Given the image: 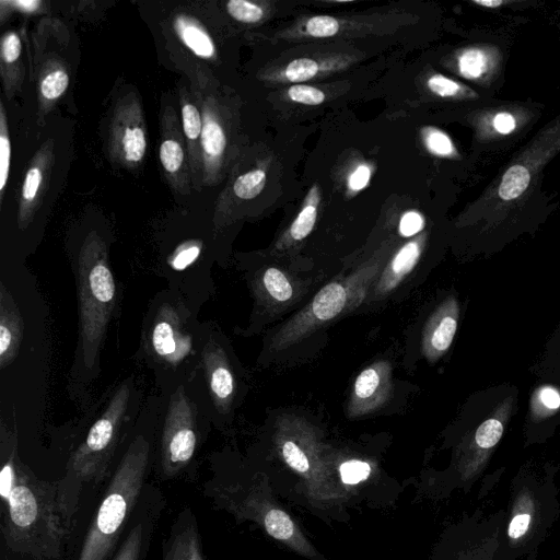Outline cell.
I'll return each mask as SVG.
<instances>
[{"mask_svg": "<svg viewBox=\"0 0 560 560\" xmlns=\"http://www.w3.org/2000/svg\"><path fill=\"white\" fill-rule=\"evenodd\" d=\"M0 194L1 198L9 178L11 142L8 133L5 112L0 104Z\"/></svg>", "mask_w": 560, "mask_h": 560, "instance_id": "27", "label": "cell"}, {"mask_svg": "<svg viewBox=\"0 0 560 560\" xmlns=\"http://www.w3.org/2000/svg\"><path fill=\"white\" fill-rule=\"evenodd\" d=\"M422 253L420 237L404 244L389 260L377 280L374 294L383 298L392 292L415 268Z\"/></svg>", "mask_w": 560, "mask_h": 560, "instance_id": "13", "label": "cell"}, {"mask_svg": "<svg viewBox=\"0 0 560 560\" xmlns=\"http://www.w3.org/2000/svg\"><path fill=\"white\" fill-rule=\"evenodd\" d=\"M424 226V219L418 211L405 212L399 221V233L405 237L418 234Z\"/></svg>", "mask_w": 560, "mask_h": 560, "instance_id": "39", "label": "cell"}, {"mask_svg": "<svg viewBox=\"0 0 560 560\" xmlns=\"http://www.w3.org/2000/svg\"><path fill=\"white\" fill-rule=\"evenodd\" d=\"M371 178V168L365 165H359L348 178V187L353 191H359L366 187Z\"/></svg>", "mask_w": 560, "mask_h": 560, "instance_id": "42", "label": "cell"}, {"mask_svg": "<svg viewBox=\"0 0 560 560\" xmlns=\"http://www.w3.org/2000/svg\"><path fill=\"white\" fill-rule=\"evenodd\" d=\"M488 66V57L485 51L479 48H468L464 50L458 58L459 71L468 79L481 77L487 71Z\"/></svg>", "mask_w": 560, "mask_h": 560, "instance_id": "26", "label": "cell"}, {"mask_svg": "<svg viewBox=\"0 0 560 560\" xmlns=\"http://www.w3.org/2000/svg\"><path fill=\"white\" fill-rule=\"evenodd\" d=\"M182 121L183 129L188 141L191 160L198 163V148L201 145L202 120L201 115L197 107L189 103L183 102L182 104Z\"/></svg>", "mask_w": 560, "mask_h": 560, "instance_id": "21", "label": "cell"}, {"mask_svg": "<svg viewBox=\"0 0 560 560\" xmlns=\"http://www.w3.org/2000/svg\"><path fill=\"white\" fill-rule=\"evenodd\" d=\"M228 13L242 23H257L264 18L261 7L252 1L231 0L226 3Z\"/></svg>", "mask_w": 560, "mask_h": 560, "instance_id": "31", "label": "cell"}, {"mask_svg": "<svg viewBox=\"0 0 560 560\" xmlns=\"http://www.w3.org/2000/svg\"><path fill=\"white\" fill-rule=\"evenodd\" d=\"M258 516L260 523L264 525L266 532L277 540L285 541L298 550H306L310 553L307 541L301 536L294 522L282 510L277 508H267L261 513H255L246 518H254Z\"/></svg>", "mask_w": 560, "mask_h": 560, "instance_id": "16", "label": "cell"}, {"mask_svg": "<svg viewBox=\"0 0 560 560\" xmlns=\"http://www.w3.org/2000/svg\"><path fill=\"white\" fill-rule=\"evenodd\" d=\"M288 96L291 101L304 105H319L326 98V95L322 90L302 84L290 86L288 90Z\"/></svg>", "mask_w": 560, "mask_h": 560, "instance_id": "34", "label": "cell"}, {"mask_svg": "<svg viewBox=\"0 0 560 560\" xmlns=\"http://www.w3.org/2000/svg\"><path fill=\"white\" fill-rule=\"evenodd\" d=\"M422 137L427 149L438 156H451L455 152L451 138L435 127L422 129Z\"/></svg>", "mask_w": 560, "mask_h": 560, "instance_id": "28", "label": "cell"}, {"mask_svg": "<svg viewBox=\"0 0 560 560\" xmlns=\"http://www.w3.org/2000/svg\"><path fill=\"white\" fill-rule=\"evenodd\" d=\"M69 85V74L63 69H55L44 75L39 91L44 98L52 101L61 96Z\"/></svg>", "mask_w": 560, "mask_h": 560, "instance_id": "29", "label": "cell"}, {"mask_svg": "<svg viewBox=\"0 0 560 560\" xmlns=\"http://www.w3.org/2000/svg\"><path fill=\"white\" fill-rule=\"evenodd\" d=\"M375 268L358 270L345 280L325 285L300 313L284 324L271 340L275 350L284 349L359 303Z\"/></svg>", "mask_w": 560, "mask_h": 560, "instance_id": "5", "label": "cell"}, {"mask_svg": "<svg viewBox=\"0 0 560 560\" xmlns=\"http://www.w3.org/2000/svg\"><path fill=\"white\" fill-rule=\"evenodd\" d=\"M205 361L212 397L220 407L229 406L235 385L224 352L221 349L211 350Z\"/></svg>", "mask_w": 560, "mask_h": 560, "instance_id": "15", "label": "cell"}, {"mask_svg": "<svg viewBox=\"0 0 560 560\" xmlns=\"http://www.w3.org/2000/svg\"><path fill=\"white\" fill-rule=\"evenodd\" d=\"M515 126V118L510 113H499L493 118L494 129L502 135L512 132Z\"/></svg>", "mask_w": 560, "mask_h": 560, "instance_id": "43", "label": "cell"}, {"mask_svg": "<svg viewBox=\"0 0 560 560\" xmlns=\"http://www.w3.org/2000/svg\"><path fill=\"white\" fill-rule=\"evenodd\" d=\"M225 145L226 137L223 127L210 110H206L201 133V149L207 173L217 168L223 156Z\"/></svg>", "mask_w": 560, "mask_h": 560, "instance_id": "18", "label": "cell"}, {"mask_svg": "<svg viewBox=\"0 0 560 560\" xmlns=\"http://www.w3.org/2000/svg\"><path fill=\"white\" fill-rule=\"evenodd\" d=\"M20 36L14 32L5 33L1 39V59L5 63L15 62L21 55Z\"/></svg>", "mask_w": 560, "mask_h": 560, "instance_id": "38", "label": "cell"}, {"mask_svg": "<svg viewBox=\"0 0 560 560\" xmlns=\"http://www.w3.org/2000/svg\"><path fill=\"white\" fill-rule=\"evenodd\" d=\"M160 162L164 171L171 176H179L185 166V152L178 138L163 139L159 151Z\"/></svg>", "mask_w": 560, "mask_h": 560, "instance_id": "23", "label": "cell"}, {"mask_svg": "<svg viewBox=\"0 0 560 560\" xmlns=\"http://www.w3.org/2000/svg\"><path fill=\"white\" fill-rule=\"evenodd\" d=\"M43 180L42 170L34 165L25 174L22 186V201L26 205L36 198Z\"/></svg>", "mask_w": 560, "mask_h": 560, "instance_id": "37", "label": "cell"}, {"mask_svg": "<svg viewBox=\"0 0 560 560\" xmlns=\"http://www.w3.org/2000/svg\"><path fill=\"white\" fill-rule=\"evenodd\" d=\"M530 183V174L523 165H513L504 173L500 187L499 197L503 200H512L520 197Z\"/></svg>", "mask_w": 560, "mask_h": 560, "instance_id": "22", "label": "cell"}, {"mask_svg": "<svg viewBox=\"0 0 560 560\" xmlns=\"http://www.w3.org/2000/svg\"><path fill=\"white\" fill-rule=\"evenodd\" d=\"M458 305L453 296L444 300L428 318L422 332V352L429 362L450 348L457 328Z\"/></svg>", "mask_w": 560, "mask_h": 560, "instance_id": "9", "label": "cell"}, {"mask_svg": "<svg viewBox=\"0 0 560 560\" xmlns=\"http://www.w3.org/2000/svg\"><path fill=\"white\" fill-rule=\"evenodd\" d=\"M0 362L5 366L16 354L22 326L19 312L16 311L11 296L1 289L0 302Z\"/></svg>", "mask_w": 560, "mask_h": 560, "instance_id": "14", "label": "cell"}, {"mask_svg": "<svg viewBox=\"0 0 560 560\" xmlns=\"http://www.w3.org/2000/svg\"><path fill=\"white\" fill-rule=\"evenodd\" d=\"M341 480L347 485H354L365 480L371 474V466L362 460H348L339 468Z\"/></svg>", "mask_w": 560, "mask_h": 560, "instance_id": "35", "label": "cell"}, {"mask_svg": "<svg viewBox=\"0 0 560 560\" xmlns=\"http://www.w3.org/2000/svg\"><path fill=\"white\" fill-rule=\"evenodd\" d=\"M392 366L386 361L375 362L357 376L348 404V416L358 418L381 408L392 392Z\"/></svg>", "mask_w": 560, "mask_h": 560, "instance_id": "7", "label": "cell"}, {"mask_svg": "<svg viewBox=\"0 0 560 560\" xmlns=\"http://www.w3.org/2000/svg\"><path fill=\"white\" fill-rule=\"evenodd\" d=\"M152 513L138 515L112 560H143L152 528Z\"/></svg>", "mask_w": 560, "mask_h": 560, "instance_id": "19", "label": "cell"}, {"mask_svg": "<svg viewBox=\"0 0 560 560\" xmlns=\"http://www.w3.org/2000/svg\"><path fill=\"white\" fill-rule=\"evenodd\" d=\"M262 287L268 295L276 302L285 303L293 296V287L284 272L270 267L262 273Z\"/></svg>", "mask_w": 560, "mask_h": 560, "instance_id": "24", "label": "cell"}, {"mask_svg": "<svg viewBox=\"0 0 560 560\" xmlns=\"http://www.w3.org/2000/svg\"><path fill=\"white\" fill-rule=\"evenodd\" d=\"M542 503L538 490L524 486L512 501L506 537L512 548L524 546L542 528Z\"/></svg>", "mask_w": 560, "mask_h": 560, "instance_id": "8", "label": "cell"}, {"mask_svg": "<svg viewBox=\"0 0 560 560\" xmlns=\"http://www.w3.org/2000/svg\"><path fill=\"white\" fill-rule=\"evenodd\" d=\"M305 31L312 37H330L338 33L339 21L330 15H316L307 20Z\"/></svg>", "mask_w": 560, "mask_h": 560, "instance_id": "33", "label": "cell"}, {"mask_svg": "<svg viewBox=\"0 0 560 560\" xmlns=\"http://www.w3.org/2000/svg\"><path fill=\"white\" fill-rule=\"evenodd\" d=\"M150 446L137 438L112 477L91 523L78 560H108L143 490Z\"/></svg>", "mask_w": 560, "mask_h": 560, "instance_id": "2", "label": "cell"}, {"mask_svg": "<svg viewBox=\"0 0 560 560\" xmlns=\"http://www.w3.org/2000/svg\"><path fill=\"white\" fill-rule=\"evenodd\" d=\"M476 4L487 7V8H497L504 3L502 0H475Z\"/></svg>", "mask_w": 560, "mask_h": 560, "instance_id": "45", "label": "cell"}, {"mask_svg": "<svg viewBox=\"0 0 560 560\" xmlns=\"http://www.w3.org/2000/svg\"><path fill=\"white\" fill-rule=\"evenodd\" d=\"M113 142L117 155L125 163L133 165L142 161L147 151V135L139 114L119 116Z\"/></svg>", "mask_w": 560, "mask_h": 560, "instance_id": "12", "label": "cell"}, {"mask_svg": "<svg viewBox=\"0 0 560 560\" xmlns=\"http://www.w3.org/2000/svg\"><path fill=\"white\" fill-rule=\"evenodd\" d=\"M1 533L7 547L36 560L60 559L74 515L59 481L38 479L12 453L0 471Z\"/></svg>", "mask_w": 560, "mask_h": 560, "instance_id": "1", "label": "cell"}, {"mask_svg": "<svg viewBox=\"0 0 560 560\" xmlns=\"http://www.w3.org/2000/svg\"><path fill=\"white\" fill-rule=\"evenodd\" d=\"M197 446L196 420L187 397L177 393L173 397L161 442V475L171 479L179 475L191 462Z\"/></svg>", "mask_w": 560, "mask_h": 560, "instance_id": "6", "label": "cell"}, {"mask_svg": "<svg viewBox=\"0 0 560 560\" xmlns=\"http://www.w3.org/2000/svg\"><path fill=\"white\" fill-rule=\"evenodd\" d=\"M502 433V422L495 418L488 419L476 430L474 443L479 450H490L500 441Z\"/></svg>", "mask_w": 560, "mask_h": 560, "instance_id": "30", "label": "cell"}, {"mask_svg": "<svg viewBox=\"0 0 560 560\" xmlns=\"http://www.w3.org/2000/svg\"><path fill=\"white\" fill-rule=\"evenodd\" d=\"M266 172L261 168L252 170L235 180L233 185L234 194L244 200H249L258 196L266 185Z\"/></svg>", "mask_w": 560, "mask_h": 560, "instance_id": "25", "label": "cell"}, {"mask_svg": "<svg viewBox=\"0 0 560 560\" xmlns=\"http://www.w3.org/2000/svg\"><path fill=\"white\" fill-rule=\"evenodd\" d=\"M150 341L155 354L168 363L179 362L190 349L176 317L165 311L153 324Z\"/></svg>", "mask_w": 560, "mask_h": 560, "instance_id": "11", "label": "cell"}, {"mask_svg": "<svg viewBox=\"0 0 560 560\" xmlns=\"http://www.w3.org/2000/svg\"><path fill=\"white\" fill-rule=\"evenodd\" d=\"M536 402L545 412L555 411L560 407V393L553 387L545 386L537 392Z\"/></svg>", "mask_w": 560, "mask_h": 560, "instance_id": "41", "label": "cell"}, {"mask_svg": "<svg viewBox=\"0 0 560 560\" xmlns=\"http://www.w3.org/2000/svg\"><path fill=\"white\" fill-rule=\"evenodd\" d=\"M200 254V246L197 244H186L179 248L172 259V267L175 270H183L192 264Z\"/></svg>", "mask_w": 560, "mask_h": 560, "instance_id": "40", "label": "cell"}, {"mask_svg": "<svg viewBox=\"0 0 560 560\" xmlns=\"http://www.w3.org/2000/svg\"><path fill=\"white\" fill-rule=\"evenodd\" d=\"M174 28L182 43L197 57L211 59L215 55V46L207 31L194 19L178 15Z\"/></svg>", "mask_w": 560, "mask_h": 560, "instance_id": "17", "label": "cell"}, {"mask_svg": "<svg viewBox=\"0 0 560 560\" xmlns=\"http://www.w3.org/2000/svg\"><path fill=\"white\" fill-rule=\"evenodd\" d=\"M162 560H206L194 511L184 508L162 545Z\"/></svg>", "mask_w": 560, "mask_h": 560, "instance_id": "10", "label": "cell"}, {"mask_svg": "<svg viewBox=\"0 0 560 560\" xmlns=\"http://www.w3.org/2000/svg\"><path fill=\"white\" fill-rule=\"evenodd\" d=\"M7 3L24 13H33V12L37 11L39 9V7L42 5V2L38 0H18V1H10Z\"/></svg>", "mask_w": 560, "mask_h": 560, "instance_id": "44", "label": "cell"}, {"mask_svg": "<svg viewBox=\"0 0 560 560\" xmlns=\"http://www.w3.org/2000/svg\"><path fill=\"white\" fill-rule=\"evenodd\" d=\"M128 396L126 386L116 393L105 412L91 427L85 441L73 455L66 476L59 481L61 494L73 515L78 511L83 483L100 482L106 471Z\"/></svg>", "mask_w": 560, "mask_h": 560, "instance_id": "3", "label": "cell"}, {"mask_svg": "<svg viewBox=\"0 0 560 560\" xmlns=\"http://www.w3.org/2000/svg\"><path fill=\"white\" fill-rule=\"evenodd\" d=\"M79 303L84 361L95 363L114 308L116 287L105 257L97 248H85L79 266Z\"/></svg>", "mask_w": 560, "mask_h": 560, "instance_id": "4", "label": "cell"}, {"mask_svg": "<svg viewBox=\"0 0 560 560\" xmlns=\"http://www.w3.org/2000/svg\"><path fill=\"white\" fill-rule=\"evenodd\" d=\"M319 72V65L311 58H298L292 60L284 69V78L290 82H303L311 80Z\"/></svg>", "mask_w": 560, "mask_h": 560, "instance_id": "32", "label": "cell"}, {"mask_svg": "<svg viewBox=\"0 0 560 560\" xmlns=\"http://www.w3.org/2000/svg\"><path fill=\"white\" fill-rule=\"evenodd\" d=\"M427 85L432 93L442 97L455 96L462 90V86L456 81L442 74L431 75L427 81Z\"/></svg>", "mask_w": 560, "mask_h": 560, "instance_id": "36", "label": "cell"}, {"mask_svg": "<svg viewBox=\"0 0 560 560\" xmlns=\"http://www.w3.org/2000/svg\"><path fill=\"white\" fill-rule=\"evenodd\" d=\"M319 198L318 186L313 185L304 199L301 211L290 226L289 234L293 241H302L312 232L317 218Z\"/></svg>", "mask_w": 560, "mask_h": 560, "instance_id": "20", "label": "cell"}]
</instances>
